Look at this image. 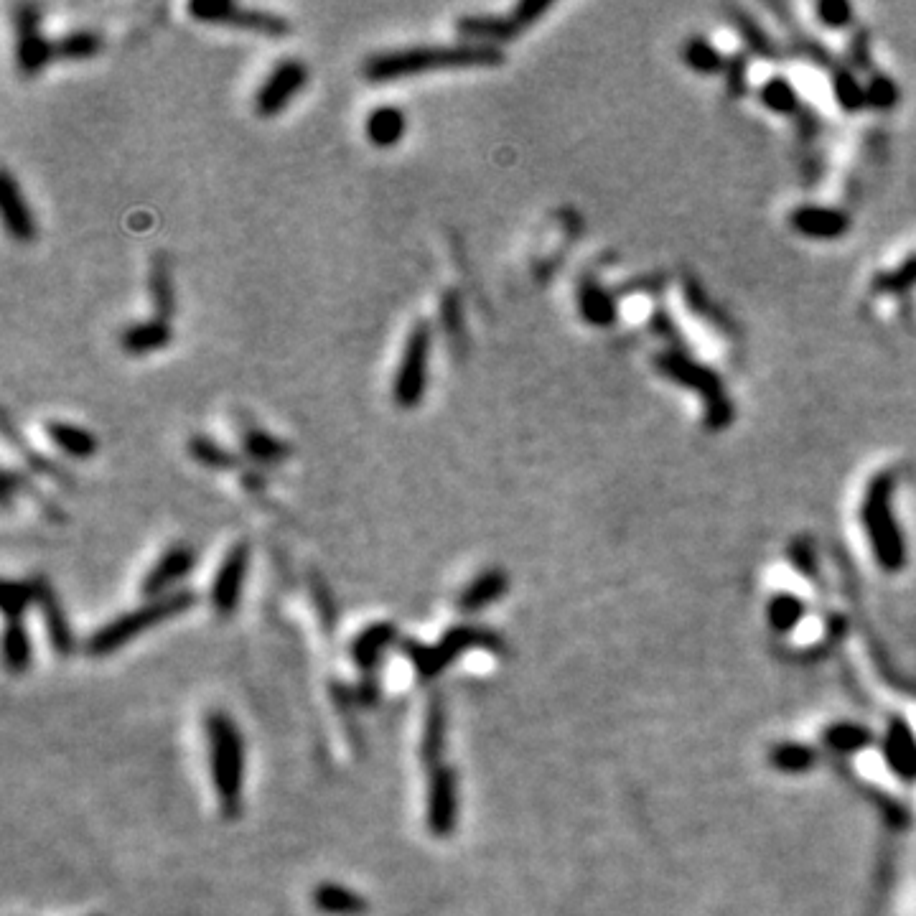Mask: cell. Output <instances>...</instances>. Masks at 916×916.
<instances>
[{"mask_svg": "<svg viewBox=\"0 0 916 916\" xmlns=\"http://www.w3.org/2000/svg\"><path fill=\"white\" fill-rule=\"evenodd\" d=\"M504 51L492 44H464L453 46H410V49H392L369 56L362 74L369 82L382 84L392 79L415 77L425 72H443V69H489L502 67Z\"/></svg>", "mask_w": 916, "mask_h": 916, "instance_id": "1", "label": "cell"}, {"mask_svg": "<svg viewBox=\"0 0 916 916\" xmlns=\"http://www.w3.org/2000/svg\"><path fill=\"white\" fill-rule=\"evenodd\" d=\"M654 369L665 380L675 382L682 390H690L700 397L705 410V428L708 431H723L736 418V405L728 395L723 377L710 369L708 364L698 362L687 354V349H662L654 354Z\"/></svg>", "mask_w": 916, "mask_h": 916, "instance_id": "2", "label": "cell"}, {"mask_svg": "<svg viewBox=\"0 0 916 916\" xmlns=\"http://www.w3.org/2000/svg\"><path fill=\"white\" fill-rule=\"evenodd\" d=\"M209 766L212 784L217 792L219 810L227 820H235L242 812V779H245V743L237 723L222 710L207 715Z\"/></svg>", "mask_w": 916, "mask_h": 916, "instance_id": "3", "label": "cell"}, {"mask_svg": "<svg viewBox=\"0 0 916 916\" xmlns=\"http://www.w3.org/2000/svg\"><path fill=\"white\" fill-rule=\"evenodd\" d=\"M896 481L891 471H878L861 499V525L871 542L873 558L886 573H899L906 565V542L894 514Z\"/></svg>", "mask_w": 916, "mask_h": 916, "instance_id": "4", "label": "cell"}, {"mask_svg": "<svg viewBox=\"0 0 916 916\" xmlns=\"http://www.w3.org/2000/svg\"><path fill=\"white\" fill-rule=\"evenodd\" d=\"M196 604V596L191 591H174L168 596L151 598L146 606L128 611V614L112 619L110 624H105L102 629H97L87 642V654L92 657H107V654L118 652L120 647L133 642L135 637H140L143 632H148L151 626L163 624V621L181 616L184 611H189Z\"/></svg>", "mask_w": 916, "mask_h": 916, "instance_id": "5", "label": "cell"}, {"mask_svg": "<svg viewBox=\"0 0 916 916\" xmlns=\"http://www.w3.org/2000/svg\"><path fill=\"white\" fill-rule=\"evenodd\" d=\"M433 329L428 321H418L405 339L403 357L392 380V397L403 410L418 408L428 387V362H431Z\"/></svg>", "mask_w": 916, "mask_h": 916, "instance_id": "6", "label": "cell"}, {"mask_svg": "<svg viewBox=\"0 0 916 916\" xmlns=\"http://www.w3.org/2000/svg\"><path fill=\"white\" fill-rule=\"evenodd\" d=\"M186 11L194 21L212 23V26L240 28V31L275 36V39L291 34L288 18L278 16V13L257 11V8H242L237 3H229V0H194Z\"/></svg>", "mask_w": 916, "mask_h": 916, "instance_id": "7", "label": "cell"}, {"mask_svg": "<svg viewBox=\"0 0 916 916\" xmlns=\"http://www.w3.org/2000/svg\"><path fill=\"white\" fill-rule=\"evenodd\" d=\"M16 67L23 77H36L54 59V41L41 31V11L36 6H18L16 13Z\"/></svg>", "mask_w": 916, "mask_h": 916, "instance_id": "8", "label": "cell"}, {"mask_svg": "<svg viewBox=\"0 0 916 916\" xmlns=\"http://www.w3.org/2000/svg\"><path fill=\"white\" fill-rule=\"evenodd\" d=\"M308 67L301 59H283L265 77V82L255 92V112L260 118H275L285 107L291 105L293 97L306 87Z\"/></svg>", "mask_w": 916, "mask_h": 916, "instance_id": "9", "label": "cell"}, {"mask_svg": "<svg viewBox=\"0 0 916 916\" xmlns=\"http://www.w3.org/2000/svg\"><path fill=\"white\" fill-rule=\"evenodd\" d=\"M425 822L436 838H451L458 822V777L448 764L433 766L428 774V805Z\"/></svg>", "mask_w": 916, "mask_h": 916, "instance_id": "10", "label": "cell"}, {"mask_svg": "<svg viewBox=\"0 0 916 916\" xmlns=\"http://www.w3.org/2000/svg\"><path fill=\"white\" fill-rule=\"evenodd\" d=\"M247 568H250V542H237L227 558L219 565L212 583V606L222 619L235 614L240 606L242 586H245Z\"/></svg>", "mask_w": 916, "mask_h": 916, "instance_id": "11", "label": "cell"}, {"mask_svg": "<svg viewBox=\"0 0 916 916\" xmlns=\"http://www.w3.org/2000/svg\"><path fill=\"white\" fill-rule=\"evenodd\" d=\"M789 227L805 240H840L850 232V217L843 209L802 204L789 212Z\"/></svg>", "mask_w": 916, "mask_h": 916, "instance_id": "12", "label": "cell"}, {"mask_svg": "<svg viewBox=\"0 0 916 916\" xmlns=\"http://www.w3.org/2000/svg\"><path fill=\"white\" fill-rule=\"evenodd\" d=\"M196 553L189 545H174L168 548L161 558L153 563V568L148 570V576L140 583V591L146 593L148 598H161L168 596V588L179 583L181 578H186L194 570Z\"/></svg>", "mask_w": 916, "mask_h": 916, "instance_id": "13", "label": "cell"}, {"mask_svg": "<svg viewBox=\"0 0 916 916\" xmlns=\"http://www.w3.org/2000/svg\"><path fill=\"white\" fill-rule=\"evenodd\" d=\"M0 207H3V222H6L8 235L18 242L36 240V219L31 207H28L26 196L21 186L16 184L11 171H3L0 176Z\"/></svg>", "mask_w": 916, "mask_h": 916, "instance_id": "14", "label": "cell"}, {"mask_svg": "<svg viewBox=\"0 0 916 916\" xmlns=\"http://www.w3.org/2000/svg\"><path fill=\"white\" fill-rule=\"evenodd\" d=\"M578 313L588 326L611 329L619 321V298L596 278H583L576 293Z\"/></svg>", "mask_w": 916, "mask_h": 916, "instance_id": "15", "label": "cell"}, {"mask_svg": "<svg viewBox=\"0 0 916 916\" xmlns=\"http://www.w3.org/2000/svg\"><path fill=\"white\" fill-rule=\"evenodd\" d=\"M34 583H36V604H39L41 611H44V621H46V629H49L51 647H54V652L59 654V657H69V654L74 652V634H72V626H69L67 614H64L62 601H59L54 586H51L44 576L34 578Z\"/></svg>", "mask_w": 916, "mask_h": 916, "instance_id": "16", "label": "cell"}, {"mask_svg": "<svg viewBox=\"0 0 916 916\" xmlns=\"http://www.w3.org/2000/svg\"><path fill=\"white\" fill-rule=\"evenodd\" d=\"M438 649H441L443 657H446L448 665H451L456 657H461V654L469 652V649H486V652L492 654H507V642H504L494 629H486V626L458 624L443 634L441 642H438Z\"/></svg>", "mask_w": 916, "mask_h": 916, "instance_id": "17", "label": "cell"}, {"mask_svg": "<svg viewBox=\"0 0 916 916\" xmlns=\"http://www.w3.org/2000/svg\"><path fill=\"white\" fill-rule=\"evenodd\" d=\"M456 31L474 44L497 46L517 39L527 28L514 18V13H509V16H461Z\"/></svg>", "mask_w": 916, "mask_h": 916, "instance_id": "18", "label": "cell"}, {"mask_svg": "<svg viewBox=\"0 0 916 916\" xmlns=\"http://www.w3.org/2000/svg\"><path fill=\"white\" fill-rule=\"evenodd\" d=\"M726 13H728V18H731L733 26H736V31L743 39V44L749 46L751 54L759 56V59H764V62H774V64L784 62V56H787L784 46L779 44V41H774V36H771L769 31H766V28L761 26V23L756 21L749 11H746V8L728 6Z\"/></svg>", "mask_w": 916, "mask_h": 916, "instance_id": "19", "label": "cell"}, {"mask_svg": "<svg viewBox=\"0 0 916 916\" xmlns=\"http://www.w3.org/2000/svg\"><path fill=\"white\" fill-rule=\"evenodd\" d=\"M397 639V626L392 621H377L367 626L362 634L352 642V660L362 670L364 677L375 675V667L380 665L382 654Z\"/></svg>", "mask_w": 916, "mask_h": 916, "instance_id": "20", "label": "cell"}, {"mask_svg": "<svg viewBox=\"0 0 916 916\" xmlns=\"http://www.w3.org/2000/svg\"><path fill=\"white\" fill-rule=\"evenodd\" d=\"M174 339V329H171V321L163 319H148V321H138V324H130L128 329L120 334V347H123L125 354L130 357H146V354L161 352L171 344Z\"/></svg>", "mask_w": 916, "mask_h": 916, "instance_id": "21", "label": "cell"}, {"mask_svg": "<svg viewBox=\"0 0 916 916\" xmlns=\"http://www.w3.org/2000/svg\"><path fill=\"white\" fill-rule=\"evenodd\" d=\"M509 576L502 568H486L481 570L479 576L469 583L458 596V611L464 614H476V611L486 609V606L497 604L499 598L507 593Z\"/></svg>", "mask_w": 916, "mask_h": 916, "instance_id": "22", "label": "cell"}, {"mask_svg": "<svg viewBox=\"0 0 916 916\" xmlns=\"http://www.w3.org/2000/svg\"><path fill=\"white\" fill-rule=\"evenodd\" d=\"M759 102L779 118H799L805 107H802V97H799L797 84L787 77V74H771L764 79L759 90Z\"/></svg>", "mask_w": 916, "mask_h": 916, "instance_id": "23", "label": "cell"}, {"mask_svg": "<svg viewBox=\"0 0 916 916\" xmlns=\"http://www.w3.org/2000/svg\"><path fill=\"white\" fill-rule=\"evenodd\" d=\"M240 446L242 453L250 458L255 466H278L283 461H288L293 453V446L283 438L273 436V433L263 431V428H245L240 436Z\"/></svg>", "mask_w": 916, "mask_h": 916, "instance_id": "24", "label": "cell"}, {"mask_svg": "<svg viewBox=\"0 0 916 916\" xmlns=\"http://www.w3.org/2000/svg\"><path fill=\"white\" fill-rule=\"evenodd\" d=\"M311 899L321 914L329 916H362L369 911V901L341 883H319Z\"/></svg>", "mask_w": 916, "mask_h": 916, "instance_id": "25", "label": "cell"}, {"mask_svg": "<svg viewBox=\"0 0 916 916\" xmlns=\"http://www.w3.org/2000/svg\"><path fill=\"white\" fill-rule=\"evenodd\" d=\"M408 130V120L400 107L382 105L369 112L364 133L375 148H395Z\"/></svg>", "mask_w": 916, "mask_h": 916, "instance_id": "26", "label": "cell"}, {"mask_svg": "<svg viewBox=\"0 0 916 916\" xmlns=\"http://www.w3.org/2000/svg\"><path fill=\"white\" fill-rule=\"evenodd\" d=\"M46 436L51 438L56 448L62 453H67L69 458L77 461H87L97 453V438L95 433H90L82 425L62 423V420H51L46 423Z\"/></svg>", "mask_w": 916, "mask_h": 916, "instance_id": "27", "label": "cell"}, {"mask_svg": "<svg viewBox=\"0 0 916 916\" xmlns=\"http://www.w3.org/2000/svg\"><path fill=\"white\" fill-rule=\"evenodd\" d=\"M682 64H685L690 72L700 74V77H713V74H723L726 72L728 56H723V51L708 41L705 36H690L685 39L680 49Z\"/></svg>", "mask_w": 916, "mask_h": 916, "instance_id": "28", "label": "cell"}, {"mask_svg": "<svg viewBox=\"0 0 916 916\" xmlns=\"http://www.w3.org/2000/svg\"><path fill=\"white\" fill-rule=\"evenodd\" d=\"M148 293H151L153 311L156 319L171 321L176 313V293H174V278H171V265L168 257L163 252H158L151 263V273H148Z\"/></svg>", "mask_w": 916, "mask_h": 916, "instance_id": "29", "label": "cell"}, {"mask_svg": "<svg viewBox=\"0 0 916 916\" xmlns=\"http://www.w3.org/2000/svg\"><path fill=\"white\" fill-rule=\"evenodd\" d=\"M446 731H448V713L446 703L441 695L431 700L428 705V715H425V731L423 743H420V756L428 764V769L441 764V754L446 749Z\"/></svg>", "mask_w": 916, "mask_h": 916, "instance_id": "30", "label": "cell"}, {"mask_svg": "<svg viewBox=\"0 0 916 916\" xmlns=\"http://www.w3.org/2000/svg\"><path fill=\"white\" fill-rule=\"evenodd\" d=\"M830 90H833V97L835 102H838L840 110L848 112V115H855V112H861L868 107L866 84L858 79L855 69L848 67V64L840 62L838 67L830 72Z\"/></svg>", "mask_w": 916, "mask_h": 916, "instance_id": "31", "label": "cell"}, {"mask_svg": "<svg viewBox=\"0 0 916 916\" xmlns=\"http://www.w3.org/2000/svg\"><path fill=\"white\" fill-rule=\"evenodd\" d=\"M3 433H6L8 441H11L13 446L18 448V453H21V456H23V461H26V464L31 466V469H34L36 474L49 476V479L59 481V484H64V486H74L72 476H69L67 471L59 469V466H56L54 461H51V458H46L44 453L34 451V448H31V446H28V443H26V438L18 436V433L13 431V423H11V418H8V415H3Z\"/></svg>", "mask_w": 916, "mask_h": 916, "instance_id": "32", "label": "cell"}, {"mask_svg": "<svg viewBox=\"0 0 916 916\" xmlns=\"http://www.w3.org/2000/svg\"><path fill=\"white\" fill-rule=\"evenodd\" d=\"M100 51L102 36L90 31V28L69 31L62 39L54 41V59H64V62H84V59H92Z\"/></svg>", "mask_w": 916, "mask_h": 916, "instance_id": "33", "label": "cell"}, {"mask_svg": "<svg viewBox=\"0 0 916 916\" xmlns=\"http://www.w3.org/2000/svg\"><path fill=\"white\" fill-rule=\"evenodd\" d=\"M189 456L194 458L196 464L207 466L212 471H232L237 469V456L229 448H224L222 443H217L214 438L196 433L189 438Z\"/></svg>", "mask_w": 916, "mask_h": 916, "instance_id": "34", "label": "cell"}, {"mask_svg": "<svg viewBox=\"0 0 916 916\" xmlns=\"http://www.w3.org/2000/svg\"><path fill=\"white\" fill-rule=\"evenodd\" d=\"M3 660L13 675H23L31 665V639H28L26 626L21 619L8 621L6 634H3Z\"/></svg>", "mask_w": 916, "mask_h": 916, "instance_id": "35", "label": "cell"}, {"mask_svg": "<svg viewBox=\"0 0 916 916\" xmlns=\"http://www.w3.org/2000/svg\"><path fill=\"white\" fill-rule=\"evenodd\" d=\"M438 316H441V326H443V331H446L448 339H451L453 349H456V352H464L466 349V313H464L461 293L458 291L443 293Z\"/></svg>", "mask_w": 916, "mask_h": 916, "instance_id": "36", "label": "cell"}, {"mask_svg": "<svg viewBox=\"0 0 916 916\" xmlns=\"http://www.w3.org/2000/svg\"><path fill=\"white\" fill-rule=\"evenodd\" d=\"M403 652H405V657L413 662L415 672H418V677L423 682L436 680V677L448 667V660L443 657V652L438 649V644L436 647H425V644L418 642V639H405Z\"/></svg>", "mask_w": 916, "mask_h": 916, "instance_id": "37", "label": "cell"}, {"mask_svg": "<svg viewBox=\"0 0 916 916\" xmlns=\"http://www.w3.org/2000/svg\"><path fill=\"white\" fill-rule=\"evenodd\" d=\"M916 285V255H909L906 260H901L896 268L883 270L873 278V291L881 296H901L909 293Z\"/></svg>", "mask_w": 916, "mask_h": 916, "instance_id": "38", "label": "cell"}, {"mask_svg": "<svg viewBox=\"0 0 916 916\" xmlns=\"http://www.w3.org/2000/svg\"><path fill=\"white\" fill-rule=\"evenodd\" d=\"M682 298H685L687 308H690L698 319L708 321V324H713L718 331H731V326L723 319V313L715 308V303H710V296L703 291V285H700L698 280H685V285H682Z\"/></svg>", "mask_w": 916, "mask_h": 916, "instance_id": "39", "label": "cell"}, {"mask_svg": "<svg viewBox=\"0 0 916 916\" xmlns=\"http://www.w3.org/2000/svg\"><path fill=\"white\" fill-rule=\"evenodd\" d=\"M0 604L6 611L8 621L21 619L23 611L31 604H36V583L31 581H6L0 588Z\"/></svg>", "mask_w": 916, "mask_h": 916, "instance_id": "40", "label": "cell"}, {"mask_svg": "<svg viewBox=\"0 0 916 916\" xmlns=\"http://www.w3.org/2000/svg\"><path fill=\"white\" fill-rule=\"evenodd\" d=\"M899 84L883 72H871V79L866 84V100L868 107L878 112H889L899 105Z\"/></svg>", "mask_w": 916, "mask_h": 916, "instance_id": "41", "label": "cell"}, {"mask_svg": "<svg viewBox=\"0 0 916 916\" xmlns=\"http://www.w3.org/2000/svg\"><path fill=\"white\" fill-rule=\"evenodd\" d=\"M812 11L827 31H845L855 23V8L845 0H820L812 6Z\"/></svg>", "mask_w": 916, "mask_h": 916, "instance_id": "42", "label": "cell"}, {"mask_svg": "<svg viewBox=\"0 0 916 916\" xmlns=\"http://www.w3.org/2000/svg\"><path fill=\"white\" fill-rule=\"evenodd\" d=\"M802 601L792 593H779V596L771 598L769 604V624L777 629V632H789L799 619H802Z\"/></svg>", "mask_w": 916, "mask_h": 916, "instance_id": "43", "label": "cell"}, {"mask_svg": "<svg viewBox=\"0 0 916 916\" xmlns=\"http://www.w3.org/2000/svg\"><path fill=\"white\" fill-rule=\"evenodd\" d=\"M771 764L782 771H789V774L792 771L799 774V771H807L815 764V754L807 746H799V743H782L771 751Z\"/></svg>", "mask_w": 916, "mask_h": 916, "instance_id": "44", "label": "cell"}, {"mask_svg": "<svg viewBox=\"0 0 916 916\" xmlns=\"http://www.w3.org/2000/svg\"><path fill=\"white\" fill-rule=\"evenodd\" d=\"M649 326H652L654 334L660 336V339H665V341H667V347H672V349H687V347H685V336H682V331L677 329L675 319H672V313L667 311L665 306H657V308H654L652 316H649Z\"/></svg>", "mask_w": 916, "mask_h": 916, "instance_id": "45", "label": "cell"}, {"mask_svg": "<svg viewBox=\"0 0 916 916\" xmlns=\"http://www.w3.org/2000/svg\"><path fill=\"white\" fill-rule=\"evenodd\" d=\"M723 74H726L728 95L731 97L746 95V90H749V59H746V54L738 51V54L728 56L726 72Z\"/></svg>", "mask_w": 916, "mask_h": 916, "instance_id": "46", "label": "cell"}, {"mask_svg": "<svg viewBox=\"0 0 916 916\" xmlns=\"http://www.w3.org/2000/svg\"><path fill=\"white\" fill-rule=\"evenodd\" d=\"M827 743L838 751H858L868 743V733L863 728L838 726L827 731Z\"/></svg>", "mask_w": 916, "mask_h": 916, "instance_id": "47", "label": "cell"}, {"mask_svg": "<svg viewBox=\"0 0 916 916\" xmlns=\"http://www.w3.org/2000/svg\"><path fill=\"white\" fill-rule=\"evenodd\" d=\"M848 67H853L855 72L858 69H871V41H868L866 31H855V36L850 39L848 44Z\"/></svg>", "mask_w": 916, "mask_h": 916, "instance_id": "48", "label": "cell"}, {"mask_svg": "<svg viewBox=\"0 0 916 916\" xmlns=\"http://www.w3.org/2000/svg\"><path fill=\"white\" fill-rule=\"evenodd\" d=\"M789 560H792V565H797L799 573H805L807 578L817 576L815 550H812L805 540H794L792 545H789Z\"/></svg>", "mask_w": 916, "mask_h": 916, "instance_id": "49", "label": "cell"}]
</instances>
